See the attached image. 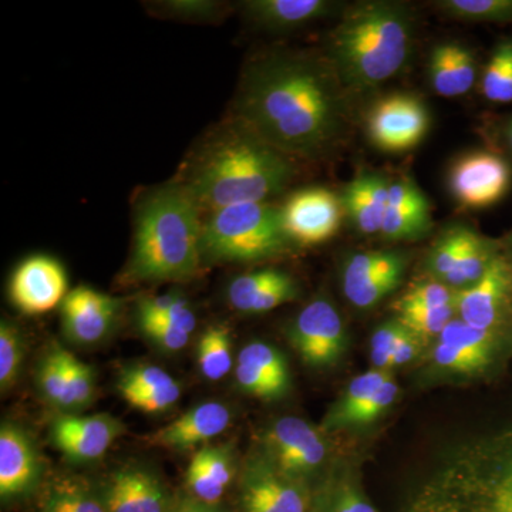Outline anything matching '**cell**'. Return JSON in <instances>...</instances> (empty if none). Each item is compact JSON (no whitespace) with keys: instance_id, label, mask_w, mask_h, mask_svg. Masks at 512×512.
I'll return each mask as SVG.
<instances>
[{"instance_id":"obj_1","label":"cell","mask_w":512,"mask_h":512,"mask_svg":"<svg viewBox=\"0 0 512 512\" xmlns=\"http://www.w3.org/2000/svg\"><path fill=\"white\" fill-rule=\"evenodd\" d=\"M234 119L285 156L318 160L345 136L346 89L328 57L276 50L245 67Z\"/></svg>"},{"instance_id":"obj_2","label":"cell","mask_w":512,"mask_h":512,"mask_svg":"<svg viewBox=\"0 0 512 512\" xmlns=\"http://www.w3.org/2000/svg\"><path fill=\"white\" fill-rule=\"evenodd\" d=\"M296 175L292 158L232 119L202 138L183 165L184 185L202 212L281 194Z\"/></svg>"},{"instance_id":"obj_3","label":"cell","mask_w":512,"mask_h":512,"mask_svg":"<svg viewBox=\"0 0 512 512\" xmlns=\"http://www.w3.org/2000/svg\"><path fill=\"white\" fill-rule=\"evenodd\" d=\"M201 208L177 180L154 188L136 210L127 284L190 281L202 262Z\"/></svg>"},{"instance_id":"obj_4","label":"cell","mask_w":512,"mask_h":512,"mask_svg":"<svg viewBox=\"0 0 512 512\" xmlns=\"http://www.w3.org/2000/svg\"><path fill=\"white\" fill-rule=\"evenodd\" d=\"M413 39V15L403 3L357 2L342 10L326 57L346 92H369L402 72Z\"/></svg>"},{"instance_id":"obj_5","label":"cell","mask_w":512,"mask_h":512,"mask_svg":"<svg viewBox=\"0 0 512 512\" xmlns=\"http://www.w3.org/2000/svg\"><path fill=\"white\" fill-rule=\"evenodd\" d=\"M436 487L443 512H512V424L458 451Z\"/></svg>"},{"instance_id":"obj_6","label":"cell","mask_w":512,"mask_h":512,"mask_svg":"<svg viewBox=\"0 0 512 512\" xmlns=\"http://www.w3.org/2000/svg\"><path fill=\"white\" fill-rule=\"evenodd\" d=\"M295 247L278 205L249 202L208 212L202 220L204 262L249 264L268 261Z\"/></svg>"},{"instance_id":"obj_7","label":"cell","mask_w":512,"mask_h":512,"mask_svg":"<svg viewBox=\"0 0 512 512\" xmlns=\"http://www.w3.org/2000/svg\"><path fill=\"white\" fill-rule=\"evenodd\" d=\"M430 123V111L420 97L393 93L367 111L366 134L370 144L383 153H406L424 140Z\"/></svg>"},{"instance_id":"obj_8","label":"cell","mask_w":512,"mask_h":512,"mask_svg":"<svg viewBox=\"0 0 512 512\" xmlns=\"http://www.w3.org/2000/svg\"><path fill=\"white\" fill-rule=\"evenodd\" d=\"M511 183L510 164L490 151H471L456 158L447 174L451 197L467 210L493 207L507 195Z\"/></svg>"},{"instance_id":"obj_9","label":"cell","mask_w":512,"mask_h":512,"mask_svg":"<svg viewBox=\"0 0 512 512\" xmlns=\"http://www.w3.org/2000/svg\"><path fill=\"white\" fill-rule=\"evenodd\" d=\"M289 340L306 365L332 366L345 352V323L332 302L315 299L293 320Z\"/></svg>"},{"instance_id":"obj_10","label":"cell","mask_w":512,"mask_h":512,"mask_svg":"<svg viewBox=\"0 0 512 512\" xmlns=\"http://www.w3.org/2000/svg\"><path fill=\"white\" fill-rule=\"evenodd\" d=\"M407 265L404 252H357L343 266V293L356 308H373L399 288Z\"/></svg>"},{"instance_id":"obj_11","label":"cell","mask_w":512,"mask_h":512,"mask_svg":"<svg viewBox=\"0 0 512 512\" xmlns=\"http://www.w3.org/2000/svg\"><path fill=\"white\" fill-rule=\"evenodd\" d=\"M281 210L289 238L301 247H315L335 237L345 212L340 197L325 187L293 192Z\"/></svg>"},{"instance_id":"obj_12","label":"cell","mask_w":512,"mask_h":512,"mask_svg":"<svg viewBox=\"0 0 512 512\" xmlns=\"http://www.w3.org/2000/svg\"><path fill=\"white\" fill-rule=\"evenodd\" d=\"M266 458L293 480L313 473L326 456L325 441L311 424L298 417L276 421L265 436Z\"/></svg>"},{"instance_id":"obj_13","label":"cell","mask_w":512,"mask_h":512,"mask_svg":"<svg viewBox=\"0 0 512 512\" xmlns=\"http://www.w3.org/2000/svg\"><path fill=\"white\" fill-rule=\"evenodd\" d=\"M67 293L66 269L52 256H29L10 278V299L26 315H43L52 311L57 305H62Z\"/></svg>"},{"instance_id":"obj_14","label":"cell","mask_w":512,"mask_h":512,"mask_svg":"<svg viewBox=\"0 0 512 512\" xmlns=\"http://www.w3.org/2000/svg\"><path fill=\"white\" fill-rule=\"evenodd\" d=\"M244 512H306L308 498L298 480L285 476L266 457L248 461L241 478Z\"/></svg>"},{"instance_id":"obj_15","label":"cell","mask_w":512,"mask_h":512,"mask_svg":"<svg viewBox=\"0 0 512 512\" xmlns=\"http://www.w3.org/2000/svg\"><path fill=\"white\" fill-rule=\"evenodd\" d=\"M511 291V262L498 254L476 284L457 291V313L474 328L495 330L503 319Z\"/></svg>"},{"instance_id":"obj_16","label":"cell","mask_w":512,"mask_h":512,"mask_svg":"<svg viewBox=\"0 0 512 512\" xmlns=\"http://www.w3.org/2000/svg\"><path fill=\"white\" fill-rule=\"evenodd\" d=\"M123 433V423L110 414L62 416L50 426L53 444L76 463L104 456Z\"/></svg>"},{"instance_id":"obj_17","label":"cell","mask_w":512,"mask_h":512,"mask_svg":"<svg viewBox=\"0 0 512 512\" xmlns=\"http://www.w3.org/2000/svg\"><path fill=\"white\" fill-rule=\"evenodd\" d=\"M42 463L28 431L12 423L0 429V497L3 501L32 493L39 483Z\"/></svg>"},{"instance_id":"obj_18","label":"cell","mask_w":512,"mask_h":512,"mask_svg":"<svg viewBox=\"0 0 512 512\" xmlns=\"http://www.w3.org/2000/svg\"><path fill=\"white\" fill-rule=\"evenodd\" d=\"M120 299L79 286L62 303L64 332L73 342L90 345L109 333L120 309Z\"/></svg>"},{"instance_id":"obj_19","label":"cell","mask_w":512,"mask_h":512,"mask_svg":"<svg viewBox=\"0 0 512 512\" xmlns=\"http://www.w3.org/2000/svg\"><path fill=\"white\" fill-rule=\"evenodd\" d=\"M299 296L298 282L279 269L266 268L248 272L232 279L227 298L235 311L258 315L295 301Z\"/></svg>"},{"instance_id":"obj_20","label":"cell","mask_w":512,"mask_h":512,"mask_svg":"<svg viewBox=\"0 0 512 512\" xmlns=\"http://www.w3.org/2000/svg\"><path fill=\"white\" fill-rule=\"evenodd\" d=\"M433 228L429 198L410 178L392 181L384 214L382 237L387 241H416Z\"/></svg>"},{"instance_id":"obj_21","label":"cell","mask_w":512,"mask_h":512,"mask_svg":"<svg viewBox=\"0 0 512 512\" xmlns=\"http://www.w3.org/2000/svg\"><path fill=\"white\" fill-rule=\"evenodd\" d=\"M245 18L269 33H291L343 10L330 0H248L242 2Z\"/></svg>"},{"instance_id":"obj_22","label":"cell","mask_w":512,"mask_h":512,"mask_svg":"<svg viewBox=\"0 0 512 512\" xmlns=\"http://www.w3.org/2000/svg\"><path fill=\"white\" fill-rule=\"evenodd\" d=\"M231 419L232 414L224 403L197 404L188 412L181 414L173 423L151 434L148 441L153 446L170 448V450H191L224 433Z\"/></svg>"},{"instance_id":"obj_23","label":"cell","mask_w":512,"mask_h":512,"mask_svg":"<svg viewBox=\"0 0 512 512\" xmlns=\"http://www.w3.org/2000/svg\"><path fill=\"white\" fill-rule=\"evenodd\" d=\"M107 512H168L171 504L164 485L143 468L116 471L104 488Z\"/></svg>"},{"instance_id":"obj_24","label":"cell","mask_w":512,"mask_h":512,"mask_svg":"<svg viewBox=\"0 0 512 512\" xmlns=\"http://www.w3.org/2000/svg\"><path fill=\"white\" fill-rule=\"evenodd\" d=\"M390 183L384 175L366 171L353 178L343 190L340 197L343 211L360 234L370 237L382 232Z\"/></svg>"},{"instance_id":"obj_25","label":"cell","mask_w":512,"mask_h":512,"mask_svg":"<svg viewBox=\"0 0 512 512\" xmlns=\"http://www.w3.org/2000/svg\"><path fill=\"white\" fill-rule=\"evenodd\" d=\"M477 62L473 52L456 42L439 43L429 57L431 89L439 96L453 99L464 96L474 87Z\"/></svg>"},{"instance_id":"obj_26","label":"cell","mask_w":512,"mask_h":512,"mask_svg":"<svg viewBox=\"0 0 512 512\" xmlns=\"http://www.w3.org/2000/svg\"><path fill=\"white\" fill-rule=\"evenodd\" d=\"M234 457L227 446H205L191 458L185 484L197 500L218 504L234 477Z\"/></svg>"},{"instance_id":"obj_27","label":"cell","mask_w":512,"mask_h":512,"mask_svg":"<svg viewBox=\"0 0 512 512\" xmlns=\"http://www.w3.org/2000/svg\"><path fill=\"white\" fill-rule=\"evenodd\" d=\"M231 332L225 325L210 326L197 345V363L205 379L217 382L231 372Z\"/></svg>"},{"instance_id":"obj_28","label":"cell","mask_w":512,"mask_h":512,"mask_svg":"<svg viewBox=\"0 0 512 512\" xmlns=\"http://www.w3.org/2000/svg\"><path fill=\"white\" fill-rule=\"evenodd\" d=\"M390 379H392V376L389 372L377 369L370 370V372L363 373V375L353 379L346 392L340 397L339 402L335 404V407L330 410L328 417H326V429H345L349 417L355 414L365 404L366 400Z\"/></svg>"},{"instance_id":"obj_29","label":"cell","mask_w":512,"mask_h":512,"mask_svg":"<svg viewBox=\"0 0 512 512\" xmlns=\"http://www.w3.org/2000/svg\"><path fill=\"white\" fill-rule=\"evenodd\" d=\"M37 386L46 402L57 409L70 410V384L67 350L53 346L37 370Z\"/></svg>"},{"instance_id":"obj_30","label":"cell","mask_w":512,"mask_h":512,"mask_svg":"<svg viewBox=\"0 0 512 512\" xmlns=\"http://www.w3.org/2000/svg\"><path fill=\"white\" fill-rule=\"evenodd\" d=\"M497 255L493 242L477 234L464 254L460 256L457 264L441 282L456 291L468 288V286L476 284L478 279L485 274Z\"/></svg>"},{"instance_id":"obj_31","label":"cell","mask_w":512,"mask_h":512,"mask_svg":"<svg viewBox=\"0 0 512 512\" xmlns=\"http://www.w3.org/2000/svg\"><path fill=\"white\" fill-rule=\"evenodd\" d=\"M436 8L458 22H512V0H440Z\"/></svg>"},{"instance_id":"obj_32","label":"cell","mask_w":512,"mask_h":512,"mask_svg":"<svg viewBox=\"0 0 512 512\" xmlns=\"http://www.w3.org/2000/svg\"><path fill=\"white\" fill-rule=\"evenodd\" d=\"M476 235L473 229L461 224L450 225L441 232L431 248L427 262V268L436 281H443Z\"/></svg>"},{"instance_id":"obj_33","label":"cell","mask_w":512,"mask_h":512,"mask_svg":"<svg viewBox=\"0 0 512 512\" xmlns=\"http://www.w3.org/2000/svg\"><path fill=\"white\" fill-rule=\"evenodd\" d=\"M238 362L258 370L266 380H269L282 396L291 389V372L285 356L275 346L264 342H252L239 352Z\"/></svg>"},{"instance_id":"obj_34","label":"cell","mask_w":512,"mask_h":512,"mask_svg":"<svg viewBox=\"0 0 512 512\" xmlns=\"http://www.w3.org/2000/svg\"><path fill=\"white\" fill-rule=\"evenodd\" d=\"M481 92L493 103H512V39L495 47L481 79Z\"/></svg>"},{"instance_id":"obj_35","label":"cell","mask_w":512,"mask_h":512,"mask_svg":"<svg viewBox=\"0 0 512 512\" xmlns=\"http://www.w3.org/2000/svg\"><path fill=\"white\" fill-rule=\"evenodd\" d=\"M25 359V339L15 323L0 325V387L6 392L18 382Z\"/></svg>"},{"instance_id":"obj_36","label":"cell","mask_w":512,"mask_h":512,"mask_svg":"<svg viewBox=\"0 0 512 512\" xmlns=\"http://www.w3.org/2000/svg\"><path fill=\"white\" fill-rule=\"evenodd\" d=\"M437 342L491 360L495 346V332L474 328L461 319H453L441 332Z\"/></svg>"},{"instance_id":"obj_37","label":"cell","mask_w":512,"mask_h":512,"mask_svg":"<svg viewBox=\"0 0 512 512\" xmlns=\"http://www.w3.org/2000/svg\"><path fill=\"white\" fill-rule=\"evenodd\" d=\"M456 303L430 309H407L397 312V320L424 342L431 338L439 339L441 332L456 316Z\"/></svg>"},{"instance_id":"obj_38","label":"cell","mask_w":512,"mask_h":512,"mask_svg":"<svg viewBox=\"0 0 512 512\" xmlns=\"http://www.w3.org/2000/svg\"><path fill=\"white\" fill-rule=\"evenodd\" d=\"M43 512H107L103 500L94 497L86 488L64 483L47 491Z\"/></svg>"},{"instance_id":"obj_39","label":"cell","mask_w":512,"mask_h":512,"mask_svg":"<svg viewBox=\"0 0 512 512\" xmlns=\"http://www.w3.org/2000/svg\"><path fill=\"white\" fill-rule=\"evenodd\" d=\"M157 15L184 22L211 23L224 18L227 6L215 0H165L151 6Z\"/></svg>"},{"instance_id":"obj_40","label":"cell","mask_w":512,"mask_h":512,"mask_svg":"<svg viewBox=\"0 0 512 512\" xmlns=\"http://www.w3.org/2000/svg\"><path fill=\"white\" fill-rule=\"evenodd\" d=\"M456 289L450 288L440 281L420 282L413 285L403 296L394 303V311L407 309H430L456 303Z\"/></svg>"},{"instance_id":"obj_41","label":"cell","mask_w":512,"mask_h":512,"mask_svg":"<svg viewBox=\"0 0 512 512\" xmlns=\"http://www.w3.org/2000/svg\"><path fill=\"white\" fill-rule=\"evenodd\" d=\"M177 383L164 369L151 365H136L127 367L119 377V392L121 396L134 392H150V390L165 389Z\"/></svg>"},{"instance_id":"obj_42","label":"cell","mask_w":512,"mask_h":512,"mask_svg":"<svg viewBox=\"0 0 512 512\" xmlns=\"http://www.w3.org/2000/svg\"><path fill=\"white\" fill-rule=\"evenodd\" d=\"M67 372L70 384V410L86 409L96 396V379L92 367L67 352Z\"/></svg>"},{"instance_id":"obj_43","label":"cell","mask_w":512,"mask_h":512,"mask_svg":"<svg viewBox=\"0 0 512 512\" xmlns=\"http://www.w3.org/2000/svg\"><path fill=\"white\" fill-rule=\"evenodd\" d=\"M397 396H399V386L393 379L387 380L355 414L349 417L345 427L366 426L379 419L387 409H390Z\"/></svg>"},{"instance_id":"obj_44","label":"cell","mask_w":512,"mask_h":512,"mask_svg":"<svg viewBox=\"0 0 512 512\" xmlns=\"http://www.w3.org/2000/svg\"><path fill=\"white\" fill-rule=\"evenodd\" d=\"M124 400L134 409L144 413H163L170 410L180 400L181 386L175 383L173 386L150 392H134L124 394Z\"/></svg>"},{"instance_id":"obj_45","label":"cell","mask_w":512,"mask_h":512,"mask_svg":"<svg viewBox=\"0 0 512 512\" xmlns=\"http://www.w3.org/2000/svg\"><path fill=\"white\" fill-rule=\"evenodd\" d=\"M433 359L437 366L458 373H473L484 369L490 363V359L464 350L451 348L444 343L437 342L434 348Z\"/></svg>"},{"instance_id":"obj_46","label":"cell","mask_w":512,"mask_h":512,"mask_svg":"<svg viewBox=\"0 0 512 512\" xmlns=\"http://www.w3.org/2000/svg\"><path fill=\"white\" fill-rule=\"evenodd\" d=\"M141 332L164 352H180L190 342V333L160 320H138Z\"/></svg>"},{"instance_id":"obj_47","label":"cell","mask_w":512,"mask_h":512,"mask_svg":"<svg viewBox=\"0 0 512 512\" xmlns=\"http://www.w3.org/2000/svg\"><path fill=\"white\" fill-rule=\"evenodd\" d=\"M235 377H237V383L241 387L242 392L258 397V399L271 402V400H278L284 397L274 384L266 380L258 370L247 365V363H237Z\"/></svg>"},{"instance_id":"obj_48","label":"cell","mask_w":512,"mask_h":512,"mask_svg":"<svg viewBox=\"0 0 512 512\" xmlns=\"http://www.w3.org/2000/svg\"><path fill=\"white\" fill-rule=\"evenodd\" d=\"M187 299L177 293L167 295L148 296L138 302V320H158L164 318L167 313L180 306Z\"/></svg>"},{"instance_id":"obj_49","label":"cell","mask_w":512,"mask_h":512,"mask_svg":"<svg viewBox=\"0 0 512 512\" xmlns=\"http://www.w3.org/2000/svg\"><path fill=\"white\" fill-rule=\"evenodd\" d=\"M332 512H376L375 507L366 500L352 484L346 483L339 488L333 501Z\"/></svg>"},{"instance_id":"obj_50","label":"cell","mask_w":512,"mask_h":512,"mask_svg":"<svg viewBox=\"0 0 512 512\" xmlns=\"http://www.w3.org/2000/svg\"><path fill=\"white\" fill-rule=\"evenodd\" d=\"M404 326L399 320L393 319L383 323L372 336V352L386 353L392 359V352L397 340L403 335Z\"/></svg>"},{"instance_id":"obj_51","label":"cell","mask_w":512,"mask_h":512,"mask_svg":"<svg viewBox=\"0 0 512 512\" xmlns=\"http://www.w3.org/2000/svg\"><path fill=\"white\" fill-rule=\"evenodd\" d=\"M421 340L410 330L404 329L392 352V367L406 365L419 353Z\"/></svg>"},{"instance_id":"obj_52","label":"cell","mask_w":512,"mask_h":512,"mask_svg":"<svg viewBox=\"0 0 512 512\" xmlns=\"http://www.w3.org/2000/svg\"><path fill=\"white\" fill-rule=\"evenodd\" d=\"M168 512H225L217 504H208L194 497L184 498L180 503L171 505Z\"/></svg>"},{"instance_id":"obj_53","label":"cell","mask_w":512,"mask_h":512,"mask_svg":"<svg viewBox=\"0 0 512 512\" xmlns=\"http://www.w3.org/2000/svg\"><path fill=\"white\" fill-rule=\"evenodd\" d=\"M507 138L508 144H510V147L512 148V120L510 121V124H508L507 127Z\"/></svg>"},{"instance_id":"obj_54","label":"cell","mask_w":512,"mask_h":512,"mask_svg":"<svg viewBox=\"0 0 512 512\" xmlns=\"http://www.w3.org/2000/svg\"><path fill=\"white\" fill-rule=\"evenodd\" d=\"M511 249H512V239H511ZM512 265V264H511Z\"/></svg>"}]
</instances>
